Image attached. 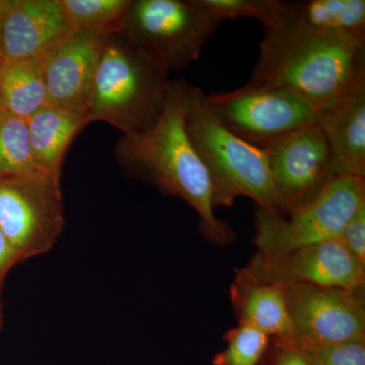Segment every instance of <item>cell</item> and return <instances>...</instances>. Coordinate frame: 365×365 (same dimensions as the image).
I'll use <instances>...</instances> for the list:
<instances>
[{
	"label": "cell",
	"mask_w": 365,
	"mask_h": 365,
	"mask_svg": "<svg viewBox=\"0 0 365 365\" xmlns=\"http://www.w3.org/2000/svg\"><path fill=\"white\" fill-rule=\"evenodd\" d=\"M280 285L292 322L284 340L299 349L365 341L364 292Z\"/></svg>",
	"instance_id": "cell-8"
},
{
	"label": "cell",
	"mask_w": 365,
	"mask_h": 365,
	"mask_svg": "<svg viewBox=\"0 0 365 365\" xmlns=\"http://www.w3.org/2000/svg\"><path fill=\"white\" fill-rule=\"evenodd\" d=\"M270 365H309L299 348L284 340H277V351Z\"/></svg>",
	"instance_id": "cell-25"
},
{
	"label": "cell",
	"mask_w": 365,
	"mask_h": 365,
	"mask_svg": "<svg viewBox=\"0 0 365 365\" xmlns=\"http://www.w3.org/2000/svg\"><path fill=\"white\" fill-rule=\"evenodd\" d=\"M230 297L239 322L251 324L276 340L289 338L292 322L280 285L261 282L242 268L235 275Z\"/></svg>",
	"instance_id": "cell-15"
},
{
	"label": "cell",
	"mask_w": 365,
	"mask_h": 365,
	"mask_svg": "<svg viewBox=\"0 0 365 365\" xmlns=\"http://www.w3.org/2000/svg\"><path fill=\"white\" fill-rule=\"evenodd\" d=\"M364 205L365 181L360 178H334L313 201L287 215L257 205V254L276 256L340 239L350 218Z\"/></svg>",
	"instance_id": "cell-6"
},
{
	"label": "cell",
	"mask_w": 365,
	"mask_h": 365,
	"mask_svg": "<svg viewBox=\"0 0 365 365\" xmlns=\"http://www.w3.org/2000/svg\"><path fill=\"white\" fill-rule=\"evenodd\" d=\"M222 21L198 0H131L118 33L165 71H177L199 59Z\"/></svg>",
	"instance_id": "cell-5"
},
{
	"label": "cell",
	"mask_w": 365,
	"mask_h": 365,
	"mask_svg": "<svg viewBox=\"0 0 365 365\" xmlns=\"http://www.w3.org/2000/svg\"><path fill=\"white\" fill-rule=\"evenodd\" d=\"M1 319H0V329H1Z\"/></svg>",
	"instance_id": "cell-28"
},
{
	"label": "cell",
	"mask_w": 365,
	"mask_h": 365,
	"mask_svg": "<svg viewBox=\"0 0 365 365\" xmlns=\"http://www.w3.org/2000/svg\"><path fill=\"white\" fill-rule=\"evenodd\" d=\"M64 222L58 178H0V230L21 262L49 252Z\"/></svg>",
	"instance_id": "cell-7"
},
{
	"label": "cell",
	"mask_w": 365,
	"mask_h": 365,
	"mask_svg": "<svg viewBox=\"0 0 365 365\" xmlns=\"http://www.w3.org/2000/svg\"><path fill=\"white\" fill-rule=\"evenodd\" d=\"M107 36L73 31L42 58L48 105L88 115Z\"/></svg>",
	"instance_id": "cell-13"
},
{
	"label": "cell",
	"mask_w": 365,
	"mask_h": 365,
	"mask_svg": "<svg viewBox=\"0 0 365 365\" xmlns=\"http://www.w3.org/2000/svg\"><path fill=\"white\" fill-rule=\"evenodd\" d=\"M2 58H1V53H0V63H1Z\"/></svg>",
	"instance_id": "cell-27"
},
{
	"label": "cell",
	"mask_w": 365,
	"mask_h": 365,
	"mask_svg": "<svg viewBox=\"0 0 365 365\" xmlns=\"http://www.w3.org/2000/svg\"><path fill=\"white\" fill-rule=\"evenodd\" d=\"M18 263H21L18 255L0 230V299H1L2 287H4L7 273ZM0 319H1V302H0Z\"/></svg>",
	"instance_id": "cell-26"
},
{
	"label": "cell",
	"mask_w": 365,
	"mask_h": 365,
	"mask_svg": "<svg viewBox=\"0 0 365 365\" xmlns=\"http://www.w3.org/2000/svg\"><path fill=\"white\" fill-rule=\"evenodd\" d=\"M36 174L44 173L40 172L34 160L28 122L0 110V178Z\"/></svg>",
	"instance_id": "cell-19"
},
{
	"label": "cell",
	"mask_w": 365,
	"mask_h": 365,
	"mask_svg": "<svg viewBox=\"0 0 365 365\" xmlns=\"http://www.w3.org/2000/svg\"><path fill=\"white\" fill-rule=\"evenodd\" d=\"M209 107L220 122L247 143L259 144L316 125L317 108L284 88H239L207 95Z\"/></svg>",
	"instance_id": "cell-9"
},
{
	"label": "cell",
	"mask_w": 365,
	"mask_h": 365,
	"mask_svg": "<svg viewBox=\"0 0 365 365\" xmlns=\"http://www.w3.org/2000/svg\"><path fill=\"white\" fill-rule=\"evenodd\" d=\"M131 0H61L74 32L109 35L118 32Z\"/></svg>",
	"instance_id": "cell-20"
},
{
	"label": "cell",
	"mask_w": 365,
	"mask_h": 365,
	"mask_svg": "<svg viewBox=\"0 0 365 365\" xmlns=\"http://www.w3.org/2000/svg\"><path fill=\"white\" fill-rule=\"evenodd\" d=\"M245 269L257 280L271 284L364 290L365 266L341 237L276 256L256 254Z\"/></svg>",
	"instance_id": "cell-11"
},
{
	"label": "cell",
	"mask_w": 365,
	"mask_h": 365,
	"mask_svg": "<svg viewBox=\"0 0 365 365\" xmlns=\"http://www.w3.org/2000/svg\"><path fill=\"white\" fill-rule=\"evenodd\" d=\"M185 123L210 178L215 208L230 207L235 199L248 197L279 212L265 153L228 130L209 107L207 95L196 86H190Z\"/></svg>",
	"instance_id": "cell-4"
},
{
	"label": "cell",
	"mask_w": 365,
	"mask_h": 365,
	"mask_svg": "<svg viewBox=\"0 0 365 365\" xmlns=\"http://www.w3.org/2000/svg\"><path fill=\"white\" fill-rule=\"evenodd\" d=\"M72 32L61 0H0L2 61L44 58Z\"/></svg>",
	"instance_id": "cell-12"
},
{
	"label": "cell",
	"mask_w": 365,
	"mask_h": 365,
	"mask_svg": "<svg viewBox=\"0 0 365 365\" xmlns=\"http://www.w3.org/2000/svg\"><path fill=\"white\" fill-rule=\"evenodd\" d=\"M272 11L281 20L307 30L365 37L364 0H273Z\"/></svg>",
	"instance_id": "cell-17"
},
{
	"label": "cell",
	"mask_w": 365,
	"mask_h": 365,
	"mask_svg": "<svg viewBox=\"0 0 365 365\" xmlns=\"http://www.w3.org/2000/svg\"><path fill=\"white\" fill-rule=\"evenodd\" d=\"M190 86L182 78L170 81L157 121L143 133L122 136L115 146V158L131 176L186 201L200 218L204 237L223 246L232 241L234 232L216 217L210 178L187 133Z\"/></svg>",
	"instance_id": "cell-1"
},
{
	"label": "cell",
	"mask_w": 365,
	"mask_h": 365,
	"mask_svg": "<svg viewBox=\"0 0 365 365\" xmlns=\"http://www.w3.org/2000/svg\"><path fill=\"white\" fill-rule=\"evenodd\" d=\"M169 71L118 32L106 37L88 116L119 129L123 136L148 130L162 112Z\"/></svg>",
	"instance_id": "cell-3"
},
{
	"label": "cell",
	"mask_w": 365,
	"mask_h": 365,
	"mask_svg": "<svg viewBox=\"0 0 365 365\" xmlns=\"http://www.w3.org/2000/svg\"><path fill=\"white\" fill-rule=\"evenodd\" d=\"M26 122L36 165L40 172L60 179L69 146L90 124L88 115L47 105Z\"/></svg>",
	"instance_id": "cell-16"
},
{
	"label": "cell",
	"mask_w": 365,
	"mask_h": 365,
	"mask_svg": "<svg viewBox=\"0 0 365 365\" xmlns=\"http://www.w3.org/2000/svg\"><path fill=\"white\" fill-rule=\"evenodd\" d=\"M47 105L42 59L1 61L0 110L28 121Z\"/></svg>",
	"instance_id": "cell-18"
},
{
	"label": "cell",
	"mask_w": 365,
	"mask_h": 365,
	"mask_svg": "<svg viewBox=\"0 0 365 365\" xmlns=\"http://www.w3.org/2000/svg\"><path fill=\"white\" fill-rule=\"evenodd\" d=\"M223 21L237 18H254L265 23L271 14L272 0H198Z\"/></svg>",
	"instance_id": "cell-23"
},
{
	"label": "cell",
	"mask_w": 365,
	"mask_h": 365,
	"mask_svg": "<svg viewBox=\"0 0 365 365\" xmlns=\"http://www.w3.org/2000/svg\"><path fill=\"white\" fill-rule=\"evenodd\" d=\"M227 347L213 357V365H259L270 337L251 324L239 322L225 335Z\"/></svg>",
	"instance_id": "cell-21"
},
{
	"label": "cell",
	"mask_w": 365,
	"mask_h": 365,
	"mask_svg": "<svg viewBox=\"0 0 365 365\" xmlns=\"http://www.w3.org/2000/svg\"><path fill=\"white\" fill-rule=\"evenodd\" d=\"M258 148L265 153L281 215L313 201L334 179L330 150L317 125L288 132Z\"/></svg>",
	"instance_id": "cell-10"
},
{
	"label": "cell",
	"mask_w": 365,
	"mask_h": 365,
	"mask_svg": "<svg viewBox=\"0 0 365 365\" xmlns=\"http://www.w3.org/2000/svg\"><path fill=\"white\" fill-rule=\"evenodd\" d=\"M300 350L309 365H365V341Z\"/></svg>",
	"instance_id": "cell-22"
},
{
	"label": "cell",
	"mask_w": 365,
	"mask_h": 365,
	"mask_svg": "<svg viewBox=\"0 0 365 365\" xmlns=\"http://www.w3.org/2000/svg\"><path fill=\"white\" fill-rule=\"evenodd\" d=\"M341 239L365 266V205L359 208L343 230Z\"/></svg>",
	"instance_id": "cell-24"
},
{
	"label": "cell",
	"mask_w": 365,
	"mask_h": 365,
	"mask_svg": "<svg viewBox=\"0 0 365 365\" xmlns=\"http://www.w3.org/2000/svg\"><path fill=\"white\" fill-rule=\"evenodd\" d=\"M333 178H365V78L317 110Z\"/></svg>",
	"instance_id": "cell-14"
},
{
	"label": "cell",
	"mask_w": 365,
	"mask_h": 365,
	"mask_svg": "<svg viewBox=\"0 0 365 365\" xmlns=\"http://www.w3.org/2000/svg\"><path fill=\"white\" fill-rule=\"evenodd\" d=\"M263 26L256 66L242 88H284L318 109L365 78V37L307 30L272 13Z\"/></svg>",
	"instance_id": "cell-2"
}]
</instances>
